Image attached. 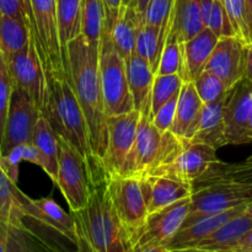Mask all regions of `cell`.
Listing matches in <instances>:
<instances>
[{
    "label": "cell",
    "mask_w": 252,
    "mask_h": 252,
    "mask_svg": "<svg viewBox=\"0 0 252 252\" xmlns=\"http://www.w3.org/2000/svg\"><path fill=\"white\" fill-rule=\"evenodd\" d=\"M81 36L91 44L100 46L106 24V11L102 0H81Z\"/></svg>",
    "instance_id": "cell-30"
},
{
    "label": "cell",
    "mask_w": 252,
    "mask_h": 252,
    "mask_svg": "<svg viewBox=\"0 0 252 252\" xmlns=\"http://www.w3.org/2000/svg\"><path fill=\"white\" fill-rule=\"evenodd\" d=\"M223 98L203 103L194 134L189 142L208 145L216 150L228 145L223 120Z\"/></svg>",
    "instance_id": "cell-22"
},
{
    "label": "cell",
    "mask_w": 252,
    "mask_h": 252,
    "mask_svg": "<svg viewBox=\"0 0 252 252\" xmlns=\"http://www.w3.org/2000/svg\"><path fill=\"white\" fill-rule=\"evenodd\" d=\"M252 202L251 185L235 182H217L193 189L191 204L184 226L191 225L194 221L211 214L228 211L241 204Z\"/></svg>",
    "instance_id": "cell-7"
},
{
    "label": "cell",
    "mask_w": 252,
    "mask_h": 252,
    "mask_svg": "<svg viewBox=\"0 0 252 252\" xmlns=\"http://www.w3.org/2000/svg\"><path fill=\"white\" fill-rule=\"evenodd\" d=\"M41 112L36 103L21 89H14L2 133L0 155L4 157L17 145L31 144L32 134Z\"/></svg>",
    "instance_id": "cell-12"
},
{
    "label": "cell",
    "mask_w": 252,
    "mask_h": 252,
    "mask_svg": "<svg viewBox=\"0 0 252 252\" xmlns=\"http://www.w3.org/2000/svg\"><path fill=\"white\" fill-rule=\"evenodd\" d=\"M140 113L137 110L107 117V147L101 160L105 179L118 176L135 139Z\"/></svg>",
    "instance_id": "cell-11"
},
{
    "label": "cell",
    "mask_w": 252,
    "mask_h": 252,
    "mask_svg": "<svg viewBox=\"0 0 252 252\" xmlns=\"http://www.w3.org/2000/svg\"><path fill=\"white\" fill-rule=\"evenodd\" d=\"M182 66V43H180L172 34L167 33L166 42L160 57L159 66L155 75H180Z\"/></svg>",
    "instance_id": "cell-36"
},
{
    "label": "cell",
    "mask_w": 252,
    "mask_h": 252,
    "mask_svg": "<svg viewBox=\"0 0 252 252\" xmlns=\"http://www.w3.org/2000/svg\"><path fill=\"white\" fill-rule=\"evenodd\" d=\"M125 62L128 86L134 103V110H137L140 116H148L150 118L152 90L155 74L150 69L149 64L135 52Z\"/></svg>",
    "instance_id": "cell-19"
},
{
    "label": "cell",
    "mask_w": 252,
    "mask_h": 252,
    "mask_svg": "<svg viewBox=\"0 0 252 252\" xmlns=\"http://www.w3.org/2000/svg\"><path fill=\"white\" fill-rule=\"evenodd\" d=\"M130 1H132V0H122V1H121V9H125V7H127L128 5H129Z\"/></svg>",
    "instance_id": "cell-53"
},
{
    "label": "cell",
    "mask_w": 252,
    "mask_h": 252,
    "mask_svg": "<svg viewBox=\"0 0 252 252\" xmlns=\"http://www.w3.org/2000/svg\"><path fill=\"white\" fill-rule=\"evenodd\" d=\"M169 26L166 29L143 24L135 39V53L149 64L153 73L157 74L160 57L166 42Z\"/></svg>",
    "instance_id": "cell-27"
},
{
    "label": "cell",
    "mask_w": 252,
    "mask_h": 252,
    "mask_svg": "<svg viewBox=\"0 0 252 252\" xmlns=\"http://www.w3.org/2000/svg\"><path fill=\"white\" fill-rule=\"evenodd\" d=\"M121 1L122 0H102L106 11V24L103 31H108L117 19L121 9Z\"/></svg>",
    "instance_id": "cell-43"
},
{
    "label": "cell",
    "mask_w": 252,
    "mask_h": 252,
    "mask_svg": "<svg viewBox=\"0 0 252 252\" xmlns=\"http://www.w3.org/2000/svg\"><path fill=\"white\" fill-rule=\"evenodd\" d=\"M182 79L177 74L171 75H155L152 90V107H150V121L157 111L169 101L172 96L177 95L181 89Z\"/></svg>",
    "instance_id": "cell-34"
},
{
    "label": "cell",
    "mask_w": 252,
    "mask_h": 252,
    "mask_svg": "<svg viewBox=\"0 0 252 252\" xmlns=\"http://www.w3.org/2000/svg\"><path fill=\"white\" fill-rule=\"evenodd\" d=\"M246 7V17H248L249 31H250V38L252 42V0H245Z\"/></svg>",
    "instance_id": "cell-50"
},
{
    "label": "cell",
    "mask_w": 252,
    "mask_h": 252,
    "mask_svg": "<svg viewBox=\"0 0 252 252\" xmlns=\"http://www.w3.org/2000/svg\"><path fill=\"white\" fill-rule=\"evenodd\" d=\"M182 148L184 140L170 130L160 132L148 116H140L134 143L118 176L143 179L174 161Z\"/></svg>",
    "instance_id": "cell-4"
},
{
    "label": "cell",
    "mask_w": 252,
    "mask_h": 252,
    "mask_svg": "<svg viewBox=\"0 0 252 252\" xmlns=\"http://www.w3.org/2000/svg\"><path fill=\"white\" fill-rule=\"evenodd\" d=\"M246 46L238 37H221L218 39L204 70L218 76L226 89L244 78L246 63Z\"/></svg>",
    "instance_id": "cell-16"
},
{
    "label": "cell",
    "mask_w": 252,
    "mask_h": 252,
    "mask_svg": "<svg viewBox=\"0 0 252 252\" xmlns=\"http://www.w3.org/2000/svg\"><path fill=\"white\" fill-rule=\"evenodd\" d=\"M5 252H52L32 233L20 224H10L7 229L6 250Z\"/></svg>",
    "instance_id": "cell-33"
},
{
    "label": "cell",
    "mask_w": 252,
    "mask_h": 252,
    "mask_svg": "<svg viewBox=\"0 0 252 252\" xmlns=\"http://www.w3.org/2000/svg\"><path fill=\"white\" fill-rule=\"evenodd\" d=\"M204 29L197 0H174L169 33L180 43L189 41Z\"/></svg>",
    "instance_id": "cell-24"
},
{
    "label": "cell",
    "mask_w": 252,
    "mask_h": 252,
    "mask_svg": "<svg viewBox=\"0 0 252 252\" xmlns=\"http://www.w3.org/2000/svg\"><path fill=\"white\" fill-rule=\"evenodd\" d=\"M192 83L203 103L221 100L228 90L223 81L208 70L202 71Z\"/></svg>",
    "instance_id": "cell-37"
},
{
    "label": "cell",
    "mask_w": 252,
    "mask_h": 252,
    "mask_svg": "<svg viewBox=\"0 0 252 252\" xmlns=\"http://www.w3.org/2000/svg\"><path fill=\"white\" fill-rule=\"evenodd\" d=\"M229 252H252V229L248 231Z\"/></svg>",
    "instance_id": "cell-44"
},
{
    "label": "cell",
    "mask_w": 252,
    "mask_h": 252,
    "mask_svg": "<svg viewBox=\"0 0 252 252\" xmlns=\"http://www.w3.org/2000/svg\"><path fill=\"white\" fill-rule=\"evenodd\" d=\"M30 31L27 21L0 15V52L9 57L29 44Z\"/></svg>",
    "instance_id": "cell-31"
},
{
    "label": "cell",
    "mask_w": 252,
    "mask_h": 252,
    "mask_svg": "<svg viewBox=\"0 0 252 252\" xmlns=\"http://www.w3.org/2000/svg\"><path fill=\"white\" fill-rule=\"evenodd\" d=\"M7 229H9V225L6 223L0 221V252H5L6 250Z\"/></svg>",
    "instance_id": "cell-48"
},
{
    "label": "cell",
    "mask_w": 252,
    "mask_h": 252,
    "mask_svg": "<svg viewBox=\"0 0 252 252\" xmlns=\"http://www.w3.org/2000/svg\"><path fill=\"white\" fill-rule=\"evenodd\" d=\"M106 186L116 216L133 244V238L148 217L147 204L140 189L139 180L134 177L116 176L106 180Z\"/></svg>",
    "instance_id": "cell-10"
},
{
    "label": "cell",
    "mask_w": 252,
    "mask_h": 252,
    "mask_svg": "<svg viewBox=\"0 0 252 252\" xmlns=\"http://www.w3.org/2000/svg\"><path fill=\"white\" fill-rule=\"evenodd\" d=\"M138 180L147 204L148 216L175 202L191 197L193 192L192 184L170 177L148 176Z\"/></svg>",
    "instance_id": "cell-17"
},
{
    "label": "cell",
    "mask_w": 252,
    "mask_h": 252,
    "mask_svg": "<svg viewBox=\"0 0 252 252\" xmlns=\"http://www.w3.org/2000/svg\"><path fill=\"white\" fill-rule=\"evenodd\" d=\"M48 84L51 95L41 115L46 118L56 135L64 138L75 148L86 164L93 186L103 181L106 179L100 162L91 152L88 126L73 86L66 79L58 78L51 79Z\"/></svg>",
    "instance_id": "cell-3"
},
{
    "label": "cell",
    "mask_w": 252,
    "mask_h": 252,
    "mask_svg": "<svg viewBox=\"0 0 252 252\" xmlns=\"http://www.w3.org/2000/svg\"><path fill=\"white\" fill-rule=\"evenodd\" d=\"M248 204H241V206L228 209V211L211 214V216H207L204 218L199 219V220L194 221L191 225L184 226V228L180 229L179 233L172 239L169 249L170 250H177V249L193 248L199 241L206 239L212 233H214L217 229L220 228L226 221L233 219L234 217L240 216L241 213H244L246 211Z\"/></svg>",
    "instance_id": "cell-21"
},
{
    "label": "cell",
    "mask_w": 252,
    "mask_h": 252,
    "mask_svg": "<svg viewBox=\"0 0 252 252\" xmlns=\"http://www.w3.org/2000/svg\"><path fill=\"white\" fill-rule=\"evenodd\" d=\"M31 144L38 152L41 158V169L56 184L58 176V140L43 116H39L34 126Z\"/></svg>",
    "instance_id": "cell-25"
},
{
    "label": "cell",
    "mask_w": 252,
    "mask_h": 252,
    "mask_svg": "<svg viewBox=\"0 0 252 252\" xmlns=\"http://www.w3.org/2000/svg\"><path fill=\"white\" fill-rule=\"evenodd\" d=\"M65 68L85 117L91 152L101 165L107 147V116L101 88L98 47L91 46L81 34L78 36L66 46Z\"/></svg>",
    "instance_id": "cell-1"
},
{
    "label": "cell",
    "mask_w": 252,
    "mask_h": 252,
    "mask_svg": "<svg viewBox=\"0 0 252 252\" xmlns=\"http://www.w3.org/2000/svg\"><path fill=\"white\" fill-rule=\"evenodd\" d=\"M250 229H252V217L244 212L240 216L234 217L233 219L223 224L220 228L199 241L193 248L229 252Z\"/></svg>",
    "instance_id": "cell-26"
},
{
    "label": "cell",
    "mask_w": 252,
    "mask_h": 252,
    "mask_svg": "<svg viewBox=\"0 0 252 252\" xmlns=\"http://www.w3.org/2000/svg\"><path fill=\"white\" fill-rule=\"evenodd\" d=\"M25 7L30 37L47 79H66L71 84L59 43L57 0H25Z\"/></svg>",
    "instance_id": "cell-5"
},
{
    "label": "cell",
    "mask_w": 252,
    "mask_h": 252,
    "mask_svg": "<svg viewBox=\"0 0 252 252\" xmlns=\"http://www.w3.org/2000/svg\"><path fill=\"white\" fill-rule=\"evenodd\" d=\"M80 1L81 0H57V25L64 65L66 46L81 34Z\"/></svg>",
    "instance_id": "cell-28"
},
{
    "label": "cell",
    "mask_w": 252,
    "mask_h": 252,
    "mask_svg": "<svg viewBox=\"0 0 252 252\" xmlns=\"http://www.w3.org/2000/svg\"><path fill=\"white\" fill-rule=\"evenodd\" d=\"M78 252H134L133 244L111 204L106 180L91 187L85 207L71 212Z\"/></svg>",
    "instance_id": "cell-2"
},
{
    "label": "cell",
    "mask_w": 252,
    "mask_h": 252,
    "mask_svg": "<svg viewBox=\"0 0 252 252\" xmlns=\"http://www.w3.org/2000/svg\"><path fill=\"white\" fill-rule=\"evenodd\" d=\"M0 158H1V157H0Z\"/></svg>",
    "instance_id": "cell-57"
},
{
    "label": "cell",
    "mask_w": 252,
    "mask_h": 252,
    "mask_svg": "<svg viewBox=\"0 0 252 252\" xmlns=\"http://www.w3.org/2000/svg\"><path fill=\"white\" fill-rule=\"evenodd\" d=\"M5 61L12 88L26 91L42 113L48 103L51 88L31 37L25 48L5 57Z\"/></svg>",
    "instance_id": "cell-9"
},
{
    "label": "cell",
    "mask_w": 252,
    "mask_h": 252,
    "mask_svg": "<svg viewBox=\"0 0 252 252\" xmlns=\"http://www.w3.org/2000/svg\"><path fill=\"white\" fill-rule=\"evenodd\" d=\"M252 107V81L243 78L226 90L223 98V120L228 145L251 143L246 135V123Z\"/></svg>",
    "instance_id": "cell-14"
},
{
    "label": "cell",
    "mask_w": 252,
    "mask_h": 252,
    "mask_svg": "<svg viewBox=\"0 0 252 252\" xmlns=\"http://www.w3.org/2000/svg\"><path fill=\"white\" fill-rule=\"evenodd\" d=\"M98 68L106 116H118L134 110L128 86L126 62L105 34L101 37L98 46Z\"/></svg>",
    "instance_id": "cell-6"
},
{
    "label": "cell",
    "mask_w": 252,
    "mask_h": 252,
    "mask_svg": "<svg viewBox=\"0 0 252 252\" xmlns=\"http://www.w3.org/2000/svg\"><path fill=\"white\" fill-rule=\"evenodd\" d=\"M177 97H179V94L172 96L169 101H166V102L157 111V113L153 116L152 123L160 130V132L170 130V127H171L172 121H174L175 117V111H176Z\"/></svg>",
    "instance_id": "cell-41"
},
{
    "label": "cell",
    "mask_w": 252,
    "mask_h": 252,
    "mask_svg": "<svg viewBox=\"0 0 252 252\" xmlns=\"http://www.w3.org/2000/svg\"><path fill=\"white\" fill-rule=\"evenodd\" d=\"M217 182H235L252 186V165H245L243 162L229 164L218 160L199 179L192 182V186L197 189Z\"/></svg>",
    "instance_id": "cell-29"
},
{
    "label": "cell",
    "mask_w": 252,
    "mask_h": 252,
    "mask_svg": "<svg viewBox=\"0 0 252 252\" xmlns=\"http://www.w3.org/2000/svg\"><path fill=\"white\" fill-rule=\"evenodd\" d=\"M244 78L252 81V42L246 46V63Z\"/></svg>",
    "instance_id": "cell-46"
},
{
    "label": "cell",
    "mask_w": 252,
    "mask_h": 252,
    "mask_svg": "<svg viewBox=\"0 0 252 252\" xmlns=\"http://www.w3.org/2000/svg\"><path fill=\"white\" fill-rule=\"evenodd\" d=\"M143 24L144 19L129 4L125 9H120L112 27L108 31H103L102 34L110 38L113 48L126 61L135 52L137 33Z\"/></svg>",
    "instance_id": "cell-23"
},
{
    "label": "cell",
    "mask_w": 252,
    "mask_h": 252,
    "mask_svg": "<svg viewBox=\"0 0 252 252\" xmlns=\"http://www.w3.org/2000/svg\"><path fill=\"white\" fill-rule=\"evenodd\" d=\"M218 39L211 30L204 27L196 36L182 43V66L180 78L184 83L193 81L204 70Z\"/></svg>",
    "instance_id": "cell-18"
},
{
    "label": "cell",
    "mask_w": 252,
    "mask_h": 252,
    "mask_svg": "<svg viewBox=\"0 0 252 252\" xmlns=\"http://www.w3.org/2000/svg\"><path fill=\"white\" fill-rule=\"evenodd\" d=\"M174 0H149L144 12V24L166 29L169 26Z\"/></svg>",
    "instance_id": "cell-39"
},
{
    "label": "cell",
    "mask_w": 252,
    "mask_h": 252,
    "mask_svg": "<svg viewBox=\"0 0 252 252\" xmlns=\"http://www.w3.org/2000/svg\"><path fill=\"white\" fill-rule=\"evenodd\" d=\"M172 252H226V251H214V250H206V249L198 248H186V249H177V250H171Z\"/></svg>",
    "instance_id": "cell-51"
},
{
    "label": "cell",
    "mask_w": 252,
    "mask_h": 252,
    "mask_svg": "<svg viewBox=\"0 0 252 252\" xmlns=\"http://www.w3.org/2000/svg\"><path fill=\"white\" fill-rule=\"evenodd\" d=\"M203 102L192 81L182 84L177 97L176 111L170 132L182 140H189L194 134Z\"/></svg>",
    "instance_id": "cell-20"
},
{
    "label": "cell",
    "mask_w": 252,
    "mask_h": 252,
    "mask_svg": "<svg viewBox=\"0 0 252 252\" xmlns=\"http://www.w3.org/2000/svg\"><path fill=\"white\" fill-rule=\"evenodd\" d=\"M134 252H172L169 248L159 245H143L133 248Z\"/></svg>",
    "instance_id": "cell-47"
},
{
    "label": "cell",
    "mask_w": 252,
    "mask_h": 252,
    "mask_svg": "<svg viewBox=\"0 0 252 252\" xmlns=\"http://www.w3.org/2000/svg\"><path fill=\"white\" fill-rule=\"evenodd\" d=\"M58 140V176L56 185L65 198L70 212L84 208L90 196L91 184L86 164L75 148L64 138Z\"/></svg>",
    "instance_id": "cell-8"
},
{
    "label": "cell",
    "mask_w": 252,
    "mask_h": 252,
    "mask_svg": "<svg viewBox=\"0 0 252 252\" xmlns=\"http://www.w3.org/2000/svg\"><path fill=\"white\" fill-rule=\"evenodd\" d=\"M24 161H29L41 166V158H39L37 149L32 144H24Z\"/></svg>",
    "instance_id": "cell-45"
},
{
    "label": "cell",
    "mask_w": 252,
    "mask_h": 252,
    "mask_svg": "<svg viewBox=\"0 0 252 252\" xmlns=\"http://www.w3.org/2000/svg\"><path fill=\"white\" fill-rule=\"evenodd\" d=\"M129 4L132 5V6L135 9V11H137L138 14L144 19V12L145 10H147L148 4H149V0H132Z\"/></svg>",
    "instance_id": "cell-49"
},
{
    "label": "cell",
    "mask_w": 252,
    "mask_h": 252,
    "mask_svg": "<svg viewBox=\"0 0 252 252\" xmlns=\"http://www.w3.org/2000/svg\"><path fill=\"white\" fill-rule=\"evenodd\" d=\"M0 157H1V155H0Z\"/></svg>",
    "instance_id": "cell-56"
},
{
    "label": "cell",
    "mask_w": 252,
    "mask_h": 252,
    "mask_svg": "<svg viewBox=\"0 0 252 252\" xmlns=\"http://www.w3.org/2000/svg\"><path fill=\"white\" fill-rule=\"evenodd\" d=\"M246 213L249 214V216L252 217V202H250V203L248 204V207H246Z\"/></svg>",
    "instance_id": "cell-54"
},
{
    "label": "cell",
    "mask_w": 252,
    "mask_h": 252,
    "mask_svg": "<svg viewBox=\"0 0 252 252\" xmlns=\"http://www.w3.org/2000/svg\"><path fill=\"white\" fill-rule=\"evenodd\" d=\"M246 135H248L249 140L252 142V107L250 110V113H249L248 123H246Z\"/></svg>",
    "instance_id": "cell-52"
},
{
    "label": "cell",
    "mask_w": 252,
    "mask_h": 252,
    "mask_svg": "<svg viewBox=\"0 0 252 252\" xmlns=\"http://www.w3.org/2000/svg\"><path fill=\"white\" fill-rule=\"evenodd\" d=\"M191 197L170 204L149 214L144 224L133 238V248L143 245H159L169 248L172 239L184 225L189 211Z\"/></svg>",
    "instance_id": "cell-13"
},
{
    "label": "cell",
    "mask_w": 252,
    "mask_h": 252,
    "mask_svg": "<svg viewBox=\"0 0 252 252\" xmlns=\"http://www.w3.org/2000/svg\"><path fill=\"white\" fill-rule=\"evenodd\" d=\"M36 206L48 217L49 219L58 224L59 226L70 233L71 235L76 236L75 233V224L71 214H68L53 198L51 197H44V198L34 199Z\"/></svg>",
    "instance_id": "cell-38"
},
{
    "label": "cell",
    "mask_w": 252,
    "mask_h": 252,
    "mask_svg": "<svg viewBox=\"0 0 252 252\" xmlns=\"http://www.w3.org/2000/svg\"><path fill=\"white\" fill-rule=\"evenodd\" d=\"M226 12L229 22L234 30L235 37L245 44L251 43L250 31H249L248 17H246L245 0H220Z\"/></svg>",
    "instance_id": "cell-35"
},
{
    "label": "cell",
    "mask_w": 252,
    "mask_h": 252,
    "mask_svg": "<svg viewBox=\"0 0 252 252\" xmlns=\"http://www.w3.org/2000/svg\"><path fill=\"white\" fill-rule=\"evenodd\" d=\"M217 150L208 145L184 140V148L176 159L157 169L148 176H162L192 184L218 161ZM145 176V177H148Z\"/></svg>",
    "instance_id": "cell-15"
},
{
    "label": "cell",
    "mask_w": 252,
    "mask_h": 252,
    "mask_svg": "<svg viewBox=\"0 0 252 252\" xmlns=\"http://www.w3.org/2000/svg\"><path fill=\"white\" fill-rule=\"evenodd\" d=\"M12 85L10 80L7 64L4 54L0 52V144H1L2 133L6 122L7 111H9L10 97H11Z\"/></svg>",
    "instance_id": "cell-40"
},
{
    "label": "cell",
    "mask_w": 252,
    "mask_h": 252,
    "mask_svg": "<svg viewBox=\"0 0 252 252\" xmlns=\"http://www.w3.org/2000/svg\"><path fill=\"white\" fill-rule=\"evenodd\" d=\"M241 162H243V164H245V165H252V155H251V157H249L246 160H244V161H241Z\"/></svg>",
    "instance_id": "cell-55"
},
{
    "label": "cell",
    "mask_w": 252,
    "mask_h": 252,
    "mask_svg": "<svg viewBox=\"0 0 252 252\" xmlns=\"http://www.w3.org/2000/svg\"><path fill=\"white\" fill-rule=\"evenodd\" d=\"M0 15L26 21L25 0H0Z\"/></svg>",
    "instance_id": "cell-42"
},
{
    "label": "cell",
    "mask_w": 252,
    "mask_h": 252,
    "mask_svg": "<svg viewBox=\"0 0 252 252\" xmlns=\"http://www.w3.org/2000/svg\"><path fill=\"white\" fill-rule=\"evenodd\" d=\"M204 27L218 38L235 36L220 0H197Z\"/></svg>",
    "instance_id": "cell-32"
}]
</instances>
